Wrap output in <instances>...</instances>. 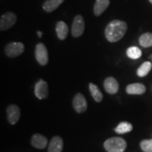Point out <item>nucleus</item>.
Wrapping results in <instances>:
<instances>
[{"instance_id": "423d86ee", "label": "nucleus", "mask_w": 152, "mask_h": 152, "mask_svg": "<svg viewBox=\"0 0 152 152\" xmlns=\"http://www.w3.org/2000/svg\"><path fill=\"white\" fill-rule=\"evenodd\" d=\"M35 58L41 66H45L48 63V51L42 43H39L35 47Z\"/></svg>"}, {"instance_id": "20e7f679", "label": "nucleus", "mask_w": 152, "mask_h": 152, "mask_svg": "<svg viewBox=\"0 0 152 152\" xmlns=\"http://www.w3.org/2000/svg\"><path fill=\"white\" fill-rule=\"evenodd\" d=\"M17 20L16 15L14 13L8 11L1 16L0 19V30H7L14 26Z\"/></svg>"}, {"instance_id": "6ab92c4d", "label": "nucleus", "mask_w": 152, "mask_h": 152, "mask_svg": "<svg viewBox=\"0 0 152 152\" xmlns=\"http://www.w3.org/2000/svg\"><path fill=\"white\" fill-rule=\"evenodd\" d=\"M152 65L151 62L146 61L144 62L140 67L138 68L137 71V74L139 77H143L147 76L150 71H151Z\"/></svg>"}, {"instance_id": "f3484780", "label": "nucleus", "mask_w": 152, "mask_h": 152, "mask_svg": "<svg viewBox=\"0 0 152 152\" xmlns=\"http://www.w3.org/2000/svg\"><path fill=\"white\" fill-rule=\"evenodd\" d=\"M139 43L144 48L152 47V33H145L139 38Z\"/></svg>"}, {"instance_id": "4be33fe9", "label": "nucleus", "mask_w": 152, "mask_h": 152, "mask_svg": "<svg viewBox=\"0 0 152 152\" xmlns=\"http://www.w3.org/2000/svg\"><path fill=\"white\" fill-rule=\"evenodd\" d=\"M140 147L144 152H152V140H144L142 141Z\"/></svg>"}, {"instance_id": "7ed1b4c3", "label": "nucleus", "mask_w": 152, "mask_h": 152, "mask_svg": "<svg viewBox=\"0 0 152 152\" xmlns=\"http://www.w3.org/2000/svg\"><path fill=\"white\" fill-rule=\"evenodd\" d=\"M25 47L24 45L21 42H10L8 45H6L4 52L7 56L10 58H14V57L20 56L24 52Z\"/></svg>"}, {"instance_id": "39448f33", "label": "nucleus", "mask_w": 152, "mask_h": 152, "mask_svg": "<svg viewBox=\"0 0 152 152\" xmlns=\"http://www.w3.org/2000/svg\"><path fill=\"white\" fill-rule=\"evenodd\" d=\"M85 30V20L81 15H77L73 19L71 33L74 37H78L83 35Z\"/></svg>"}, {"instance_id": "0eeeda50", "label": "nucleus", "mask_w": 152, "mask_h": 152, "mask_svg": "<svg viewBox=\"0 0 152 152\" xmlns=\"http://www.w3.org/2000/svg\"><path fill=\"white\" fill-rule=\"evenodd\" d=\"M73 106L75 111L77 113H81L85 112L87 108V101L85 96L80 93H77L73 98Z\"/></svg>"}, {"instance_id": "4468645a", "label": "nucleus", "mask_w": 152, "mask_h": 152, "mask_svg": "<svg viewBox=\"0 0 152 152\" xmlns=\"http://www.w3.org/2000/svg\"><path fill=\"white\" fill-rule=\"evenodd\" d=\"M145 92L146 87L142 83H132L126 87V92L129 94H143Z\"/></svg>"}, {"instance_id": "412c9836", "label": "nucleus", "mask_w": 152, "mask_h": 152, "mask_svg": "<svg viewBox=\"0 0 152 152\" xmlns=\"http://www.w3.org/2000/svg\"><path fill=\"white\" fill-rule=\"evenodd\" d=\"M126 54L131 59H138L142 56V51L137 47H130L127 49Z\"/></svg>"}, {"instance_id": "b1692460", "label": "nucleus", "mask_w": 152, "mask_h": 152, "mask_svg": "<svg viewBox=\"0 0 152 152\" xmlns=\"http://www.w3.org/2000/svg\"><path fill=\"white\" fill-rule=\"evenodd\" d=\"M149 2H150V3H151V4H152V0H149Z\"/></svg>"}, {"instance_id": "1a4fd4ad", "label": "nucleus", "mask_w": 152, "mask_h": 152, "mask_svg": "<svg viewBox=\"0 0 152 152\" xmlns=\"http://www.w3.org/2000/svg\"><path fill=\"white\" fill-rule=\"evenodd\" d=\"M48 85L45 81L40 80L36 83L35 94L39 99H43L48 96Z\"/></svg>"}, {"instance_id": "ddd939ff", "label": "nucleus", "mask_w": 152, "mask_h": 152, "mask_svg": "<svg viewBox=\"0 0 152 152\" xmlns=\"http://www.w3.org/2000/svg\"><path fill=\"white\" fill-rule=\"evenodd\" d=\"M31 144L37 149H43L47 145V139L40 134H35L31 139Z\"/></svg>"}, {"instance_id": "dca6fc26", "label": "nucleus", "mask_w": 152, "mask_h": 152, "mask_svg": "<svg viewBox=\"0 0 152 152\" xmlns=\"http://www.w3.org/2000/svg\"><path fill=\"white\" fill-rule=\"evenodd\" d=\"M65 0H46L42 4V9L46 12L51 13L56 10Z\"/></svg>"}, {"instance_id": "f03ea898", "label": "nucleus", "mask_w": 152, "mask_h": 152, "mask_svg": "<svg viewBox=\"0 0 152 152\" xmlns=\"http://www.w3.org/2000/svg\"><path fill=\"white\" fill-rule=\"evenodd\" d=\"M104 146L107 152H124L127 148V143L123 138L115 137L106 140Z\"/></svg>"}, {"instance_id": "5701e85b", "label": "nucleus", "mask_w": 152, "mask_h": 152, "mask_svg": "<svg viewBox=\"0 0 152 152\" xmlns=\"http://www.w3.org/2000/svg\"><path fill=\"white\" fill-rule=\"evenodd\" d=\"M37 33L38 36H39V37H41L42 35V32H40V31H37Z\"/></svg>"}, {"instance_id": "aec40b11", "label": "nucleus", "mask_w": 152, "mask_h": 152, "mask_svg": "<svg viewBox=\"0 0 152 152\" xmlns=\"http://www.w3.org/2000/svg\"><path fill=\"white\" fill-rule=\"evenodd\" d=\"M133 129L132 125L128 122H121L115 128V131L118 134H125V133L130 132Z\"/></svg>"}, {"instance_id": "6e6552de", "label": "nucleus", "mask_w": 152, "mask_h": 152, "mask_svg": "<svg viewBox=\"0 0 152 152\" xmlns=\"http://www.w3.org/2000/svg\"><path fill=\"white\" fill-rule=\"evenodd\" d=\"M7 119L9 123L14 125L18 122L20 117V110L18 106L15 104H11L9 106L7 109Z\"/></svg>"}, {"instance_id": "9b49d317", "label": "nucleus", "mask_w": 152, "mask_h": 152, "mask_svg": "<svg viewBox=\"0 0 152 152\" xmlns=\"http://www.w3.org/2000/svg\"><path fill=\"white\" fill-rule=\"evenodd\" d=\"M64 147V142L59 136H55L49 142V152H61Z\"/></svg>"}, {"instance_id": "2eb2a0df", "label": "nucleus", "mask_w": 152, "mask_h": 152, "mask_svg": "<svg viewBox=\"0 0 152 152\" xmlns=\"http://www.w3.org/2000/svg\"><path fill=\"white\" fill-rule=\"evenodd\" d=\"M56 32L58 39L61 40H64L67 37L68 33V27L67 24L64 21L57 22L56 25Z\"/></svg>"}, {"instance_id": "f257e3e1", "label": "nucleus", "mask_w": 152, "mask_h": 152, "mask_svg": "<svg viewBox=\"0 0 152 152\" xmlns=\"http://www.w3.org/2000/svg\"><path fill=\"white\" fill-rule=\"evenodd\" d=\"M128 30V25L121 20H113L107 25L105 29V37L110 42H116L124 37Z\"/></svg>"}, {"instance_id": "a211bd4d", "label": "nucleus", "mask_w": 152, "mask_h": 152, "mask_svg": "<svg viewBox=\"0 0 152 152\" xmlns=\"http://www.w3.org/2000/svg\"><path fill=\"white\" fill-rule=\"evenodd\" d=\"M89 88H90V94L92 95L93 99L96 101V102H100L102 101L103 99V94L101 92V91L99 87L93 83H90L89 85Z\"/></svg>"}, {"instance_id": "f8f14e48", "label": "nucleus", "mask_w": 152, "mask_h": 152, "mask_svg": "<svg viewBox=\"0 0 152 152\" xmlns=\"http://www.w3.org/2000/svg\"><path fill=\"white\" fill-rule=\"evenodd\" d=\"M110 4V0H96L93 11L96 16H99L106 10Z\"/></svg>"}, {"instance_id": "9d476101", "label": "nucleus", "mask_w": 152, "mask_h": 152, "mask_svg": "<svg viewBox=\"0 0 152 152\" xmlns=\"http://www.w3.org/2000/svg\"><path fill=\"white\" fill-rule=\"evenodd\" d=\"M104 87L106 92L111 94H114L115 93H117L119 89L118 83L113 77H107L104 80Z\"/></svg>"}]
</instances>
